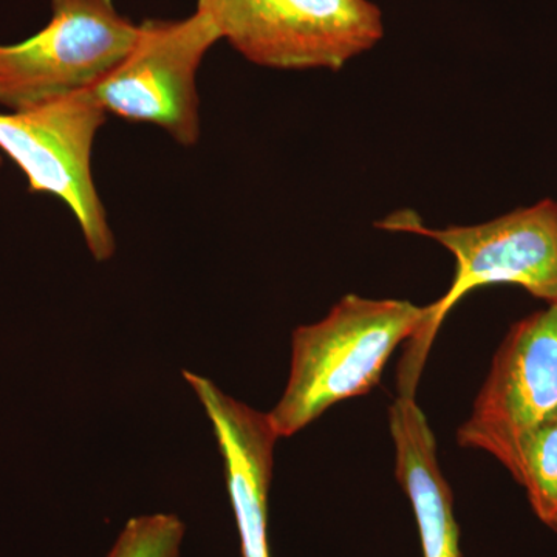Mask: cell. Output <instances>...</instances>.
Here are the masks:
<instances>
[{"label": "cell", "mask_w": 557, "mask_h": 557, "mask_svg": "<svg viewBox=\"0 0 557 557\" xmlns=\"http://www.w3.org/2000/svg\"><path fill=\"white\" fill-rule=\"evenodd\" d=\"M376 228L412 233L438 242L453 252L457 269L453 285L429 306L423 329L412 338L403 366L420 373L435 333L454 306L469 292L487 285H516L534 298L557 302V203L542 200L502 218L471 226L428 228L416 212H394Z\"/></svg>", "instance_id": "7a4b0ae2"}, {"label": "cell", "mask_w": 557, "mask_h": 557, "mask_svg": "<svg viewBox=\"0 0 557 557\" xmlns=\"http://www.w3.org/2000/svg\"><path fill=\"white\" fill-rule=\"evenodd\" d=\"M388 426L395 478L412 504L423 557H461L453 490L440 469L435 435L417 405L416 387L399 386L388 410Z\"/></svg>", "instance_id": "9c48e42d"}, {"label": "cell", "mask_w": 557, "mask_h": 557, "mask_svg": "<svg viewBox=\"0 0 557 557\" xmlns=\"http://www.w3.org/2000/svg\"><path fill=\"white\" fill-rule=\"evenodd\" d=\"M556 420L557 302L509 330L457 442L485 450L515 478L527 440Z\"/></svg>", "instance_id": "52a82bcc"}, {"label": "cell", "mask_w": 557, "mask_h": 557, "mask_svg": "<svg viewBox=\"0 0 557 557\" xmlns=\"http://www.w3.org/2000/svg\"><path fill=\"white\" fill-rule=\"evenodd\" d=\"M185 531L175 515L138 516L127 520L108 557H178Z\"/></svg>", "instance_id": "8fae6325"}, {"label": "cell", "mask_w": 557, "mask_h": 557, "mask_svg": "<svg viewBox=\"0 0 557 557\" xmlns=\"http://www.w3.org/2000/svg\"><path fill=\"white\" fill-rule=\"evenodd\" d=\"M556 424H557V420H556Z\"/></svg>", "instance_id": "4fadbf2b"}, {"label": "cell", "mask_w": 557, "mask_h": 557, "mask_svg": "<svg viewBox=\"0 0 557 557\" xmlns=\"http://www.w3.org/2000/svg\"><path fill=\"white\" fill-rule=\"evenodd\" d=\"M428 318L429 306L347 295L321 321L296 329L287 387L269 412L277 437H292L332 406L372 391L395 348Z\"/></svg>", "instance_id": "6da1fadb"}, {"label": "cell", "mask_w": 557, "mask_h": 557, "mask_svg": "<svg viewBox=\"0 0 557 557\" xmlns=\"http://www.w3.org/2000/svg\"><path fill=\"white\" fill-rule=\"evenodd\" d=\"M139 28L131 53L91 90L106 113L159 126L190 148L200 137L197 72L220 33L201 11L186 20L145 21Z\"/></svg>", "instance_id": "8992f818"}, {"label": "cell", "mask_w": 557, "mask_h": 557, "mask_svg": "<svg viewBox=\"0 0 557 557\" xmlns=\"http://www.w3.org/2000/svg\"><path fill=\"white\" fill-rule=\"evenodd\" d=\"M51 20L20 44H0V106L9 110L91 89L134 49L139 25L113 0H51Z\"/></svg>", "instance_id": "5b68a950"}, {"label": "cell", "mask_w": 557, "mask_h": 557, "mask_svg": "<svg viewBox=\"0 0 557 557\" xmlns=\"http://www.w3.org/2000/svg\"><path fill=\"white\" fill-rule=\"evenodd\" d=\"M0 164H2V156H0Z\"/></svg>", "instance_id": "7c38bea8"}, {"label": "cell", "mask_w": 557, "mask_h": 557, "mask_svg": "<svg viewBox=\"0 0 557 557\" xmlns=\"http://www.w3.org/2000/svg\"><path fill=\"white\" fill-rule=\"evenodd\" d=\"M183 379L196 392L218 440L242 557H271L269 494L278 437L269 413L237 401L189 370L183 372Z\"/></svg>", "instance_id": "ba28073f"}, {"label": "cell", "mask_w": 557, "mask_h": 557, "mask_svg": "<svg viewBox=\"0 0 557 557\" xmlns=\"http://www.w3.org/2000/svg\"><path fill=\"white\" fill-rule=\"evenodd\" d=\"M197 11L260 67L338 72L384 36L370 0H197Z\"/></svg>", "instance_id": "3957f363"}, {"label": "cell", "mask_w": 557, "mask_h": 557, "mask_svg": "<svg viewBox=\"0 0 557 557\" xmlns=\"http://www.w3.org/2000/svg\"><path fill=\"white\" fill-rule=\"evenodd\" d=\"M516 482L542 523L557 533V424H545L520 450Z\"/></svg>", "instance_id": "30bf717a"}, {"label": "cell", "mask_w": 557, "mask_h": 557, "mask_svg": "<svg viewBox=\"0 0 557 557\" xmlns=\"http://www.w3.org/2000/svg\"><path fill=\"white\" fill-rule=\"evenodd\" d=\"M106 115L91 89L0 113V150L24 172L32 193L51 194L67 205L98 262L115 252L91 177V150Z\"/></svg>", "instance_id": "277c9868"}]
</instances>
